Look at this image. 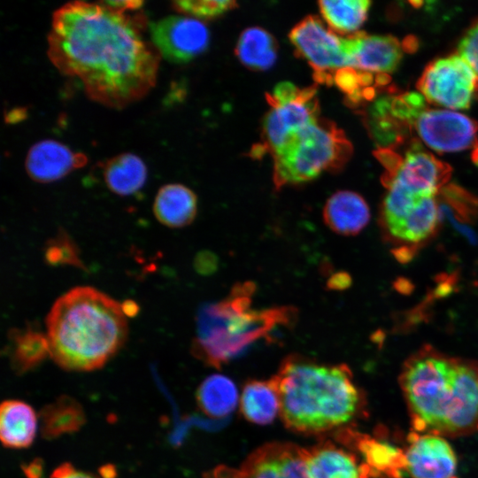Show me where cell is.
<instances>
[{
	"mask_svg": "<svg viewBox=\"0 0 478 478\" xmlns=\"http://www.w3.org/2000/svg\"><path fill=\"white\" fill-rule=\"evenodd\" d=\"M316 87L298 89L289 82L278 84L272 94H266L271 109L263 122V143L251 150L253 157L268 152L274 156L294 135L318 120L320 106Z\"/></svg>",
	"mask_w": 478,
	"mask_h": 478,
	"instance_id": "cell-7",
	"label": "cell"
},
{
	"mask_svg": "<svg viewBox=\"0 0 478 478\" xmlns=\"http://www.w3.org/2000/svg\"><path fill=\"white\" fill-rule=\"evenodd\" d=\"M417 89L431 104L465 110L478 90V76L462 57L454 54L429 63Z\"/></svg>",
	"mask_w": 478,
	"mask_h": 478,
	"instance_id": "cell-9",
	"label": "cell"
},
{
	"mask_svg": "<svg viewBox=\"0 0 478 478\" xmlns=\"http://www.w3.org/2000/svg\"><path fill=\"white\" fill-rule=\"evenodd\" d=\"M241 411L248 420L258 425L269 424L274 420L280 412V401L272 378L268 381H252L244 386Z\"/></svg>",
	"mask_w": 478,
	"mask_h": 478,
	"instance_id": "cell-24",
	"label": "cell"
},
{
	"mask_svg": "<svg viewBox=\"0 0 478 478\" xmlns=\"http://www.w3.org/2000/svg\"><path fill=\"white\" fill-rule=\"evenodd\" d=\"M405 451L412 478H459L456 454L443 436L412 432Z\"/></svg>",
	"mask_w": 478,
	"mask_h": 478,
	"instance_id": "cell-12",
	"label": "cell"
},
{
	"mask_svg": "<svg viewBox=\"0 0 478 478\" xmlns=\"http://www.w3.org/2000/svg\"><path fill=\"white\" fill-rule=\"evenodd\" d=\"M347 38L351 67L358 70L389 73L395 71L401 61V45L394 36L368 35L358 31Z\"/></svg>",
	"mask_w": 478,
	"mask_h": 478,
	"instance_id": "cell-15",
	"label": "cell"
},
{
	"mask_svg": "<svg viewBox=\"0 0 478 478\" xmlns=\"http://www.w3.org/2000/svg\"><path fill=\"white\" fill-rule=\"evenodd\" d=\"M351 154L352 145L343 131L334 122L319 118L273 156L274 186L280 189L309 181L326 171H340Z\"/></svg>",
	"mask_w": 478,
	"mask_h": 478,
	"instance_id": "cell-6",
	"label": "cell"
},
{
	"mask_svg": "<svg viewBox=\"0 0 478 478\" xmlns=\"http://www.w3.org/2000/svg\"><path fill=\"white\" fill-rule=\"evenodd\" d=\"M86 163L84 154L74 152L58 141L42 140L29 149L25 166L35 181L48 183L63 178Z\"/></svg>",
	"mask_w": 478,
	"mask_h": 478,
	"instance_id": "cell-14",
	"label": "cell"
},
{
	"mask_svg": "<svg viewBox=\"0 0 478 478\" xmlns=\"http://www.w3.org/2000/svg\"><path fill=\"white\" fill-rule=\"evenodd\" d=\"M374 154L386 169V172L382 177V182L389 189L393 183L404 162V158L394 151L393 149L378 148Z\"/></svg>",
	"mask_w": 478,
	"mask_h": 478,
	"instance_id": "cell-36",
	"label": "cell"
},
{
	"mask_svg": "<svg viewBox=\"0 0 478 478\" xmlns=\"http://www.w3.org/2000/svg\"><path fill=\"white\" fill-rule=\"evenodd\" d=\"M37 418L33 408L20 400H6L0 408V437L5 447L20 449L34 441Z\"/></svg>",
	"mask_w": 478,
	"mask_h": 478,
	"instance_id": "cell-20",
	"label": "cell"
},
{
	"mask_svg": "<svg viewBox=\"0 0 478 478\" xmlns=\"http://www.w3.org/2000/svg\"><path fill=\"white\" fill-rule=\"evenodd\" d=\"M45 322L50 356L71 371L102 367L128 333L123 305L90 286L75 287L59 297Z\"/></svg>",
	"mask_w": 478,
	"mask_h": 478,
	"instance_id": "cell-3",
	"label": "cell"
},
{
	"mask_svg": "<svg viewBox=\"0 0 478 478\" xmlns=\"http://www.w3.org/2000/svg\"><path fill=\"white\" fill-rule=\"evenodd\" d=\"M272 379L282 421L296 432L330 430L349 422L361 408V393L344 364L322 365L289 356Z\"/></svg>",
	"mask_w": 478,
	"mask_h": 478,
	"instance_id": "cell-4",
	"label": "cell"
},
{
	"mask_svg": "<svg viewBox=\"0 0 478 478\" xmlns=\"http://www.w3.org/2000/svg\"><path fill=\"white\" fill-rule=\"evenodd\" d=\"M235 1L229 0H182L173 2V8L178 12L192 18L212 19L236 7Z\"/></svg>",
	"mask_w": 478,
	"mask_h": 478,
	"instance_id": "cell-34",
	"label": "cell"
},
{
	"mask_svg": "<svg viewBox=\"0 0 478 478\" xmlns=\"http://www.w3.org/2000/svg\"><path fill=\"white\" fill-rule=\"evenodd\" d=\"M403 48L408 52L415 50L418 48L417 39L413 36L407 37L403 43Z\"/></svg>",
	"mask_w": 478,
	"mask_h": 478,
	"instance_id": "cell-46",
	"label": "cell"
},
{
	"mask_svg": "<svg viewBox=\"0 0 478 478\" xmlns=\"http://www.w3.org/2000/svg\"><path fill=\"white\" fill-rule=\"evenodd\" d=\"M451 171L448 164L424 150L419 141H412L394 181L420 197H436L447 185Z\"/></svg>",
	"mask_w": 478,
	"mask_h": 478,
	"instance_id": "cell-13",
	"label": "cell"
},
{
	"mask_svg": "<svg viewBox=\"0 0 478 478\" xmlns=\"http://www.w3.org/2000/svg\"><path fill=\"white\" fill-rule=\"evenodd\" d=\"M471 158L474 164L478 166V145L473 149Z\"/></svg>",
	"mask_w": 478,
	"mask_h": 478,
	"instance_id": "cell-47",
	"label": "cell"
},
{
	"mask_svg": "<svg viewBox=\"0 0 478 478\" xmlns=\"http://www.w3.org/2000/svg\"><path fill=\"white\" fill-rule=\"evenodd\" d=\"M334 82L347 96L362 89L359 71L351 66L336 70L334 73Z\"/></svg>",
	"mask_w": 478,
	"mask_h": 478,
	"instance_id": "cell-38",
	"label": "cell"
},
{
	"mask_svg": "<svg viewBox=\"0 0 478 478\" xmlns=\"http://www.w3.org/2000/svg\"><path fill=\"white\" fill-rule=\"evenodd\" d=\"M50 478H96L89 474L74 469L72 465L65 463L57 467Z\"/></svg>",
	"mask_w": 478,
	"mask_h": 478,
	"instance_id": "cell-39",
	"label": "cell"
},
{
	"mask_svg": "<svg viewBox=\"0 0 478 478\" xmlns=\"http://www.w3.org/2000/svg\"><path fill=\"white\" fill-rule=\"evenodd\" d=\"M354 437L353 434L351 435ZM355 444L364 457L363 464L370 476L386 475L389 478H402V470L406 468L405 451L368 436L358 435Z\"/></svg>",
	"mask_w": 478,
	"mask_h": 478,
	"instance_id": "cell-21",
	"label": "cell"
},
{
	"mask_svg": "<svg viewBox=\"0 0 478 478\" xmlns=\"http://www.w3.org/2000/svg\"><path fill=\"white\" fill-rule=\"evenodd\" d=\"M441 217L436 197H424L406 218L386 234L390 240L402 245L420 247L436 233Z\"/></svg>",
	"mask_w": 478,
	"mask_h": 478,
	"instance_id": "cell-19",
	"label": "cell"
},
{
	"mask_svg": "<svg viewBox=\"0 0 478 478\" xmlns=\"http://www.w3.org/2000/svg\"><path fill=\"white\" fill-rule=\"evenodd\" d=\"M44 257L46 261L53 266L70 265L83 267L78 248L65 232L59 233L47 243Z\"/></svg>",
	"mask_w": 478,
	"mask_h": 478,
	"instance_id": "cell-33",
	"label": "cell"
},
{
	"mask_svg": "<svg viewBox=\"0 0 478 478\" xmlns=\"http://www.w3.org/2000/svg\"><path fill=\"white\" fill-rule=\"evenodd\" d=\"M255 289L253 282L236 283L226 297L200 308L192 343L195 356L219 367L257 341L270 339L277 328L292 325L294 307L254 308Z\"/></svg>",
	"mask_w": 478,
	"mask_h": 478,
	"instance_id": "cell-5",
	"label": "cell"
},
{
	"mask_svg": "<svg viewBox=\"0 0 478 478\" xmlns=\"http://www.w3.org/2000/svg\"><path fill=\"white\" fill-rule=\"evenodd\" d=\"M444 203L454 219L461 223H474L478 220V197L451 183L445 185L436 195Z\"/></svg>",
	"mask_w": 478,
	"mask_h": 478,
	"instance_id": "cell-32",
	"label": "cell"
},
{
	"mask_svg": "<svg viewBox=\"0 0 478 478\" xmlns=\"http://www.w3.org/2000/svg\"><path fill=\"white\" fill-rule=\"evenodd\" d=\"M152 45L169 62L186 63L202 54L209 45L207 27L189 16H168L150 25Z\"/></svg>",
	"mask_w": 478,
	"mask_h": 478,
	"instance_id": "cell-10",
	"label": "cell"
},
{
	"mask_svg": "<svg viewBox=\"0 0 478 478\" xmlns=\"http://www.w3.org/2000/svg\"><path fill=\"white\" fill-rule=\"evenodd\" d=\"M419 246L401 245L392 251L395 258L402 263L409 262L418 251Z\"/></svg>",
	"mask_w": 478,
	"mask_h": 478,
	"instance_id": "cell-41",
	"label": "cell"
},
{
	"mask_svg": "<svg viewBox=\"0 0 478 478\" xmlns=\"http://www.w3.org/2000/svg\"><path fill=\"white\" fill-rule=\"evenodd\" d=\"M371 3L367 0L320 1V12L329 28L349 36L358 33L367 18Z\"/></svg>",
	"mask_w": 478,
	"mask_h": 478,
	"instance_id": "cell-27",
	"label": "cell"
},
{
	"mask_svg": "<svg viewBox=\"0 0 478 478\" xmlns=\"http://www.w3.org/2000/svg\"><path fill=\"white\" fill-rule=\"evenodd\" d=\"M216 262L213 259V257L211 254H201L198 256L197 260V268L199 271H204V273L207 270L212 271L214 268Z\"/></svg>",
	"mask_w": 478,
	"mask_h": 478,
	"instance_id": "cell-43",
	"label": "cell"
},
{
	"mask_svg": "<svg viewBox=\"0 0 478 478\" xmlns=\"http://www.w3.org/2000/svg\"><path fill=\"white\" fill-rule=\"evenodd\" d=\"M312 478H368L365 466L355 457L330 442L305 449Z\"/></svg>",
	"mask_w": 478,
	"mask_h": 478,
	"instance_id": "cell-17",
	"label": "cell"
},
{
	"mask_svg": "<svg viewBox=\"0 0 478 478\" xmlns=\"http://www.w3.org/2000/svg\"><path fill=\"white\" fill-rule=\"evenodd\" d=\"M143 15L103 2H70L53 13L48 57L64 75L79 81L86 95L121 109L155 85L160 55L143 35Z\"/></svg>",
	"mask_w": 478,
	"mask_h": 478,
	"instance_id": "cell-1",
	"label": "cell"
},
{
	"mask_svg": "<svg viewBox=\"0 0 478 478\" xmlns=\"http://www.w3.org/2000/svg\"><path fill=\"white\" fill-rule=\"evenodd\" d=\"M395 286H396V289L404 293V294H406V293H410L411 290H412V284L411 282L405 279V278H399L397 280L396 283H395Z\"/></svg>",
	"mask_w": 478,
	"mask_h": 478,
	"instance_id": "cell-45",
	"label": "cell"
},
{
	"mask_svg": "<svg viewBox=\"0 0 478 478\" xmlns=\"http://www.w3.org/2000/svg\"><path fill=\"white\" fill-rule=\"evenodd\" d=\"M41 419L42 431L47 438L75 432L85 423V414L80 404L66 396L45 406Z\"/></svg>",
	"mask_w": 478,
	"mask_h": 478,
	"instance_id": "cell-28",
	"label": "cell"
},
{
	"mask_svg": "<svg viewBox=\"0 0 478 478\" xmlns=\"http://www.w3.org/2000/svg\"><path fill=\"white\" fill-rule=\"evenodd\" d=\"M414 126L424 143L437 152L460 151L478 145V124L462 113L426 110Z\"/></svg>",
	"mask_w": 478,
	"mask_h": 478,
	"instance_id": "cell-11",
	"label": "cell"
},
{
	"mask_svg": "<svg viewBox=\"0 0 478 478\" xmlns=\"http://www.w3.org/2000/svg\"><path fill=\"white\" fill-rule=\"evenodd\" d=\"M235 383L221 374L207 377L199 386L197 399L200 409L212 418L229 414L237 404Z\"/></svg>",
	"mask_w": 478,
	"mask_h": 478,
	"instance_id": "cell-26",
	"label": "cell"
},
{
	"mask_svg": "<svg viewBox=\"0 0 478 478\" xmlns=\"http://www.w3.org/2000/svg\"><path fill=\"white\" fill-rule=\"evenodd\" d=\"M153 212L162 225L179 228L189 225L197 212V198L188 187L171 183L162 186L155 197Z\"/></svg>",
	"mask_w": 478,
	"mask_h": 478,
	"instance_id": "cell-18",
	"label": "cell"
},
{
	"mask_svg": "<svg viewBox=\"0 0 478 478\" xmlns=\"http://www.w3.org/2000/svg\"><path fill=\"white\" fill-rule=\"evenodd\" d=\"M351 282V277L346 273H337L329 279L328 285L331 289H344L350 286Z\"/></svg>",
	"mask_w": 478,
	"mask_h": 478,
	"instance_id": "cell-42",
	"label": "cell"
},
{
	"mask_svg": "<svg viewBox=\"0 0 478 478\" xmlns=\"http://www.w3.org/2000/svg\"><path fill=\"white\" fill-rule=\"evenodd\" d=\"M398 381L414 432L443 437L478 432V361L426 345L405 361Z\"/></svg>",
	"mask_w": 478,
	"mask_h": 478,
	"instance_id": "cell-2",
	"label": "cell"
},
{
	"mask_svg": "<svg viewBox=\"0 0 478 478\" xmlns=\"http://www.w3.org/2000/svg\"><path fill=\"white\" fill-rule=\"evenodd\" d=\"M42 462L40 460H35L27 466L24 467L25 474L28 478H40L42 474Z\"/></svg>",
	"mask_w": 478,
	"mask_h": 478,
	"instance_id": "cell-44",
	"label": "cell"
},
{
	"mask_svg": "<svg viewBox=\"0 0 478 478\" xmlns=\"http://www.w3.org/2000/svg\"><path fill=\"white\" fill-rule=\"evenodd\" d=\"M390 98H378L363 112L366 127L379 148L392 149L401 144L411 127L390 114Z\"/></svg>",
	"mask_w": 478,
	"mask_h": 478,
	"instance_id": "cell-23",
	"label": "cell"
},
{
	"mask_svg": "<svg viewBox=\"0 0 478 478\" xmlns=\"http://www.w3.org/2000/svg\"><path fill=\"white\" fill-rule=\"evenodd\" d=\"M104 4L113 8L117 11L128 12L140 9L143 2V1H132V0H120V1H103Z\"/></svg>",
	"mask_w": 478,
	"mask_h": 478,
	"instance_id": "cell-40",
	"label": "cell"
},
{
	"mask_svg": "<svg viewBox=\"0 0 478 478\" xmlns=\"http://www.w3.org/2000/svg\"><path fill=\"white\" fill-rule=\"evenodd\" d=\"M297 54L313 69L318 83L332 84L336 70L351 66L348 38L339 37L315 16H307L289 33Z\"/></svg>",
	"mask_w": 478,
	"mask_h": 478,
	"instance_id": "cell-8",
	"label": "cell"
},
{
	"mask_svg": "<svg viewBox=\"0 0 478 478\" xmlns=\"http://www.w3.org/2000/svg\"><path fill=\"white\" fill-rule=\"evenodd\" d=\"M235 53L241 63L251 70L269 69L277 57L274 37L260 27H249L240 35Z\"/></svg>",
	"mask_w": 478,
	"mask_h": 478,
	"instance_id": "cell-25",
	"label": "cell"
},
{
	"mask_svg": "<svg viewBox=\"0 0 478 478\" xmlns=\"http://www.w3.org/2000/svg\"><path fill=\"white\" fill-rule=\"evenodd\" d=\"M381 210L380 222L386 235L397 227L412 212L420 198L408 189L394 181L388 189Z\"/></svg>",
	"mask_w": 478,
	"mask_h": 478,
	"instance_id": "cell-31",
	"label": "cell"
},
{
	"mask_svg": "<svg viewBox=\"0 0 478 478\" xmlns=\"http://www.w3.org/2000/svg\"><path fill=\"white\" fill-rule=\"evenodd\" d=\"M103 175L111 191L120 196H130L143 187L147 167L138 156L122 153L105 162Z\"/></svg>",
	"mask_w": 478,
	"mask_h": 478,
	"instance_id": "cell-22",
	"label": "cell"
},
{
	"mask_svg": "<svg viewBox=\"0 0 478 478\" xmlns=\"http://www.w3.org/2000/svg\"><path fill=\"white\" fill-rule=\"evenodd\" d=\"M459 54L478 76V21L466 33L459 44Z\"/></svg>",
	"mask_w": 478,
	"mask_h": 478,
	"instance_id": "cell-37",
	"label": "cell"
},
{
	"mask_svg": "<svg viewBox=\"0 0 478 478\" xmlns=\"http://www.w3.org/2000/svg\"><path fill=\"white\" fill-rule=\"evenodd\" d=\"M323 220L333 232L347 236L355 235L367 225L370 210L359 194L341 190L327 200L323 208Z\"/></svg>",
	"mask_w": 478,
	"mask_h": 478,
	"instance_id": "cell-16",
	"label": "cell"
},
{
	"mask_svg": "<svg viewBox=\"0 0 478 478\" xmlns=\"http://www.w3.org/2000/svg\"><path fill=\"white\" fill-rule=\"evenodd\" d=\"M12 343V362L19 372L37 366L47 355L50 347L46 335L30 327L10 332Z\"/></svg>",
	"mask_w": 478,
	"mask_h": 478,
	"instance_id": "cell-29",
	"label": "cell"
},
{
	"mask_svg": "<svg viewBox=\"0 0 478 478\" xmlns=\"http://www.w3.org/2000/svg\"><path fill=\"white\" fill-rule=\"evenodd\" d=\"M426 111V98L417 92H405L390 98V114L412 126Z\"/></svg>",
	"mask_w": 478,
	"mask_h": 478,
	"instance_id": "cell-35",
	"label": "cell"
},
{
	"mask_svg": "<svg viewBox=\"0 0 478 478\" xmlns=\"http://www.w3.org/2000/svg\"><path fill=\"white\" fill-rule=\"evenodd\" d=\"M212 478H288L281 469L275 443L265 445L243 464L240 469L221 467L215 469Z\"/></svg>",
	"mask_w": 478,
	"mask_h": 478,
	"instance_id": "cell-30",
	"label": "cell"
}]
</instances>
